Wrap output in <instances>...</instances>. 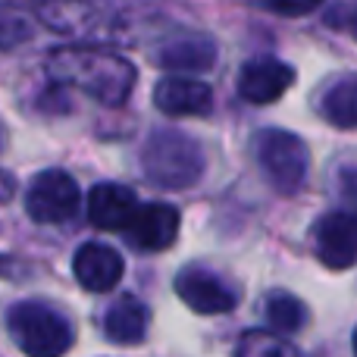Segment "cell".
Returning a JSON list of instances; mask_svg holds the SVG:
<instances>
[{
  "label": "cell",
  "instance_id": "obj_14",
  "mask_svg": "<svg viewBox=\"0 0 357 357\" xmlns=\"http://www.w3.org/2000/svg\"><path fill=\"white\" fill-rule=\"evenodd\" d=\"M104 335L113 345H138L148 335V307L135 295H123L104 314Z\"/></svg>",
  "mask_w": 357,
  "mask_h": 357
},
{
  "label": "cell",
  "instance_id": "obj_3",
  "mask_svg": "<svg viewBox=\"0 0 357 357\" xmlns=\"http://www.w3.org/2000/svg\"><path fill=\"white\" fill-rule=\"evenodd\" d=\"M6 333L29 357H63L73 348V323L44 301H19L6 310Z\"/></svg>",
  "mask_w": 357,
  "mask_h": 357
},
{
  "label": "cell",
  "instance_id": "obj_12",
  "mask_svg": "<svg viewBox=\"0 0 357 357\" xmlns=\"http://www.w3.org/2000/svg\"><path fill=\"white\" fill-rule=\"evenodd\" d=\"M154 104L160 113L173 119L182 116H207L213 110V91L210 85L197 79H178V75H167L157 82L154 88Z\"/></svg>",
  "mask_w": 357,
  "mask_h": 357
},
{
  "label": "cell",
  "instance_id": "obj_22",
  "mask_svg": "<svg viewBox=\"0 0 357 357\" xmlns=\"http://www.w3.org/2000/svg\"><path fill=\"white\" fill-rule=\"evenodd\" d=\"M0 148H3V123H0Z\"/></svg>",
  "mask_w": 357,
  "mask_h": 357
},
{
  "label": "cell",
  "instance_id": "obj_11",
  "mask_svg": "<svg viewBox=\"0 0 357 357\" xmlns=\"http://www.w3.org/2000/svg\"><path fill=\"white\" fill-rule=\"evenodd\" d=\"M138 207L135 191L116 182H100L88 195V220L104 232H126Z\"/></svg>",
  "mask_w": 357,
  "mask_h": 357
},
{
  "label": "cell",
  "instance_id": "obj_7",
  "mask_svg": "<svg viewBox=\"0 0 357 357\" xmlns=\"http://www.w3.org/2000/svg\"><path fill=\"white\" fill-rule=\"evenodd\" d=\"M314 251L326 270H351L357 264V213L335 210L317 220Z\"/></svg>",
  "mask_w": 357,
  "mask_h": 357
},
{
  "label": "cell",
  "instance_id": "obj_5",
  "mask_svg": "<svg viewBox=\"0 0 357 357\" xmlns=\"http://www.w3.org/2000/svg\"><path fill=\"white\" fill-rule=\"evenodd\" d=\"M79 185L63 169H44L25 188V210L35 222H66L79 213Z\"/></svg>",
  "mask_w": 357,
  "mask_h": 357
},
{
  "label": "cell",
  "instance_id": "obj_1",
  "mask_svg": "<svg viewBox=\"0 0 357 357\" xmlns=\"http://www.w3.org/2000/svg\"><path fill=\"white\" fill-rule=\"evenodd\" d=\"M47 73L54 82L79 88L98 104L119 107L129 100L138 73L126 56L91 47H60L47 56Z\"/></svg>",
  "mask_w": 357,
  "mask_h": 357
},
{
  "label": "cell",
  "instance_id": "obj_6",
  "mask_svg": "<svg viewBox=\"0 0 357 357\" xmlns=\"http://www.w3.org/2000/svg\"><path fill=\"white\" fill-rule=\"evenodd\" d=\"M176 295L185 301V307H191L195 314L204 317H216V314H229L238 304L235 289L226 282L222 276H216L207 266H185L176 276Z\"/></svg>",
  "mask_w": 357,
  "mask_h": 357
},
{
  "label": "cell",
  "instance_id": "obj_2",
  "mask_svg": "<svg viewBox=\"0 0 357 357\" xmlns=\"http://www.w3.org/2000/svg\"><path fill=\"white\" fill-rule=\"evenodd\" d=\"M204 151L191 135L176 129H160L144 142L142 148V169L144 178L157 188L182 191L201 182L204 176Z\"/></svg>",
  "mask_w": 357,
  "mask_h": 357
},
{
  "label": "cell",
  "instance_id": "obj_20",
  "mask_svg": "<svg viewBox=\"0 0 357 357\" xmlns=\"http://www.w3.org/2000/svg\"><path fill=\"white\" fill-rule=\"evenodd\" d=\"M317 3H264V10L270 13H279V16H304L310 13Z\"/></svg>",
  "mask_w": 357,
  "mask_h": 357
},
{
  "label": "cell",
  "instance_id": "obj_21",
  "mask_svg": "<svg viewBox=\"0 0 357 357\" xmlns=\"http://www.w3.org/2000/svg\"><path fill=\"white\" fill-rule=\"evenodd\" d=\"M13 195H16V182H13V176L0 173V204H6Z\"/></svg>",
  "mask_w": 357,
  "mask_h": 357
},
{
  "label": "cell",
  "instance_id": "obj_9",
  "mask_svg": "<svg viewBox=\"0 0 357 357\" xmlns=\"http://www.w3.org/2000/svg\"><path fill=\"white\" fill-rule=\"evenodd\" d=\"M126 238L138 251H167L178 238V210L173 204H144L132 216Z\"/></svg>",
  "mask_w": 357,
  "mask_h": 357
},
{
  "label": "cell",
  "instance_id": "obj_23",
  "mask_svg": "<svg viewBox=\"0 0 357 357\" xmlns=\"http://www.w3.org/2000/svg\"><path fill=\"white\" fill-rule=\"evenodd\" d=\"M354 354H357V329H354Z\"/></svg>",
  "mask_w": 357,
  "mask_h": 357
},
{
  "label": "cell",
  "instance_id": "obj_16",
  "mask_svg": "<svg viewBox=\"0 0 357 357\" xmlns=\"http://www.w3.org/2000/svg\"><path fill=\"white\" fill-rule=\"evenodd\" d=\"M264 317H266V326L273 329V335H289L304 329L307 307H304L301 298L289 295V291H270L264 304Z\"/></svg>",
  "mask_w": 357,
  "mask_h": 357
},
{
  "label": "cell",
  "instance_id": "obj_18",
  "mask_svg": "<svg viewBox=\"0 0 357 357\" xmlns=\"http://www.w3.org/2000/svg\"><path fill=\"white\" fill-rule=\"evenodd\" d=\"M35 38V25L16 10H0V50H13Z\"/></svg>",
  "mask_w": 357,
  "mask_h": 357
},
{
  "label": "cell",
  "instance_id": "obj_24",
  "mask_svg": "<svg viewBox=\"0 0 357 357\" xmlns=\"http://www.w3.org/2000/svg\"><path fill=\"white\" fill-rule=\"evenodd\" d=\"M354 35H357V16H354Z\"/></svg>",
  "mask_w": 357,
  "mask_h": 357
},
{
  "label": "cell",
  "instance_id": "obj_13",
  "mask_svg": "<svg viewBox=\"0 0 357 357\" xmlns=\"http://www.w3.org/2000/svg\"><path fill=\"white\" fill-rule=\"evenodd\" d=\"M154 60L167 73H207L216 63V44L207 35H182L163 44L154 54Z\"/></svg>",
  "mask_w": 357,
  "mask_h": 357
},
{
  "label": "cell",
  "instance_id": "obj_15",
  "mask_svg": "<svg viewBox=\"0 0 357 357\" xmlns=\"http://www.w3.org/2000/svg\"><path fill=\"white\" fill-rule=\"evenodd\" d=\"M317 110L335 129H357V75H348V79L329 85Z\"/></svg>",
  "mask_w": 357,
  "mask_h": 357
},
{
  "label": "cell",
  "instance_id": "obj_19",
  "mask_svg": "<svg viewBox=\"0 0 357 357\" xmlns=\"http://www.w3.org/2000/svg\"><path fill=\"white\" fill-rule=\"evenodd\" d=\"M335 188H339L342 204H348L354 213L357 210V167H342L335 173Z\"/></svg>",
  "mask_w": 357,
  "mask_h": 357
},
{
  "label": "cell",
  "instance_id": "obj_8",
  "mask_svg": "<svg viewBox=\"0 0 357 357\" xmlns=\"http://www.w3.org/2000/svg\"><path fill=\"white\" fill-rule=\"evenodd\" d=\"M295 85V69L282 60H251L238 73V94L248 104H273Z\"/></svg>",
  "mask_w": 357,
  "mask_h": 357
},
{
  "label": "cell",
  "instance_id": "obj_4",
  "mask_svg": "<svg viewBox=\"0 0 357 357\" xmlns=\"http://www.w3.org/2000/svg\"><path fill=\"white\" fill-rule=\"evenodd\" d=\"M254 157L279 195H295L310 169V151L295 132L264 129L254 135Z\"/></svg>",
  "mask_w": 357,
  "mask_h": 357
},
{
  "label": "cell",
  "instance_id": "obj_10",
  "mask_svg": "<svg viewBox=\"0 0 357 357\" xmlns=\"http://www.w3.org/2000/svg\"><path fill=\"white\" fill-rule=\"evenodd\" d=\"M73 270H75V279H79L82 289L100 295V291L116 289L119 279H123L126 264H123V257H119V251H113L110 245L85 241L73 257Z\"/></svg>",
  "mask_w": 357,
  "mask_h": 357
},
{
  "label": "cell",
  "instance_id": "obj_17",
  "mask_svg": "<svg viewBox=\"0 0 357 357\" xmlns=\"http://www.w3.org/2000/svg\"><path fill=\"white\" fill-rule=\"evenodd\" d=\"M235 357H304L291 342L282 335H273L266 329H251L238 339L235 345Z\"/></svg>",
  "mask_w": 357,
  "mask_h": 357
}]
</instances>
